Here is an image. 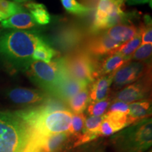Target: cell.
I'll return each mask as SVG.
<instances>
[{
  "instance_id": "836d02e7",
  "label": "cell",
  "mask_w": 152,
  "mask_h": 152,
  "mask_svg": "<svg viewBox=\"0 0 152 152\" xmlns=\"http://www.w3.org/2000/svg\"><path fill=\"white\" fill-rule=\"evenodd\" d=\"M14 2L20 4V3H24V2H27V1H29L30 0H13Z\"/></svg>"
},
{
  "instance_id": "44dd1931",
  "label": "cell",
  "mask_w": 152,
  "mask_h": 152,
  "mask_svg": "<svg viewBox=\"0 0 152 152\" xmlns=\"http://www.w3.org/2000/svg\"><path fill=\"white\" fill-rule=\"evenodd\" d=\"M56 54V50L49 46L48 43L44 41L36 47L32 56V60L48 63L50 62Z\"/></svg>"
},
{
  "instance_id": "d6a6232c",
  "label": "cell",
  "mask_w": 152,
  "mask_h": 152,
  "mask_svg": "<svg viewBox=\"0 0 152 152\" xmlns=\"http://www.w3.org/2000/svg\"><path fill=\"white\" fill-rule=\"evenodd\" d=\"M127 2L130 5L144 4L146 3H151V0H126Z\"/></svg>"
},
{
  "instance_id": "30bf717a",
  "label": "cell",
  "mask_w": 152,
  "mask_h": 152,
  "mask_svg": "<svg viewBox=\"0 0 152 152\" xmlns=\"http://www.w3.org/2000/svg\"><path fill=\"white\" fill-rule=\"evenodd\" d=\"M121 45V43L113 40L104 33L89 39L86 43V49L85 51L99 58L116 52L117 49Z\"/></svg>"
},
{
  "instance_id": "484cf974",
  "label": "cell",
  "mask_w": 152,
  "mask_h": 152,
  "mask_svg": "<svg viewBox=\"0 0 152 152\" xmlns=\"http://www.w3.org/2000/svg\"><path fill=\"white\" fill-rule=\"evenodd\" d=\"M85 119H86V116L85 114H73L71 124L68 130V133L74 136H79L83 132V129H84Z\"/></svg>"
},
{
  "instance_id": "7a4b0ae2",
  "label": "cell",
  "mask_w": 152,
  "mask_h": 152,
  "mask_svg": "<svg viewBox=\"0 0 152 152\" xmlns=\"http://www.w3.org/2000/svg\"><path fill=\"white\" fill-rule=\"evenodd\" d=\"M24 121L33 132L42 136L68 132L73 113L68 109L43 113L38 107L15 112Z\"/></svg>"
},
{
  "instance_id": "5b68a950",
  "label": "cell",
  "mask_w": 152,
  "mask_h": 152,
  "mask_svg": "<svg viewBox=\"0 0 152 152\" xmlns=\"http://www.w3.org/2000/svg\"><path fill=\"white\" fill-rule=\"evenodd\" d=\"M119 152H144L152 144V121L144 119L119 132L113 137Z\"/></svg>"
},
{
  "instance_id": "9c48e42d",
  "label": "cell",
  "mask_w": 152,
  "mask_h": 152,
  "mask_svg": "<svg viewBox=\"0 0 152 152\" xmlns=\"http://www.w3.org/2000/svg\"><path fill=\"white\" fill-rule=\"evenodd\" d=\"M151 78L150 73L138 80L136 83L119 91L115 95V102H122L128 104L144 99L149 92Z\"/></svg>"
},
{
  "instance_id": "4dcf8cb0",
  "label": "cell",
  "mask_w": 152,
  "mask_h": 152,
  "mask_svg": "<svg viewBox=\"0 0 152 152\" xmlns=\"http://www.w3.org/2000/svg\"><path fill=\"white\" fill-rule=\"evenodd\" d=\"M77 137V140H76L75 144H74L75 147H77V146L81 145V144H86L87 142L96 140V139L99 137V136L97 135V134H92V133L90 132H83Z\"/></svg>"
},
{
  "instance_id": "d590c367",
  "label": "cell",
  "mask_w": 152,
  "mask_h": 152,
  "mask_svg": "<svg viewBox=\"0 0 152 152\" xmlns=\"http://www.w3.org/2000/svg\"><path fill=\"white\" fill-rule=\"evenodd\" d=\"M4 19H5V18H4V16H2V15L0 14V22H1L3 20H4Z\"/></svg>"
},
{
  "instance_id": "f546056e",
  "label": "cell",
  "mask_w": 152,
  "mask_h": 152,
  "mask_svg": "<svg viewBox=\"0 0 152 152\" xmlns=\"http://www.w3.org/2000/svg\"><path fill=\"white\" fill-rule=\"evenodd\" d=\"M115 4H116L114 3L112 0H99L96 10L109 16Z\"/></svg>"
},
{
  "instance_id": "3957f363",
  "label": "cell",
  "mask_w": 152,
  "mask_h": 152,
  "mask_svg": "<svg viewBox=\"0 0 152 152\" xmlns=\"http://www.w3.org/2000/svg\"><path fill=\"white\" fill-rule=\"evenodd\" d=\"M32 129L15 113H0V152H24Z\"/></svg>"
},
{
  "instance_id": "277c9868",
  "label": "cell",
  "mask_w": 152,
  "mask_h": 152,
  "mask_svg": "<svg viewBox=\"0 0 152 152\" xmlns=\"http://www.w3.org/2000/svg\"><path fill=\"white\" fill-rule=\"evenodd\" d=\"M25 71L34 83L51 95L64 79L69 75L63 58L48 63L32 60Z\"/></svg>"
},
{
  "instance_id": "52a82bcc",
  "label": "cell",
  "mask_w": 152,
  "mask_h": 152,
  "mask_svg": "<svg viewBox=\"0 0 152 152\" xmlns=\"http://www.w3.org/2000/svg\"><path fill=\"white\" fill-rule=\"evenodd\" d=\"M151 73V66L144 62H129L113 75L112 83L117 88L135 82Z\"/></svg>"
},
{
  "instance_id": "ffe728a7",
  "label": "cell",
  "mask_w": 152,
  "mask_h": 152,
  "mask_svg": "<svg viewBox=\"0 0 152 152\" xmlns=\"http://www.w3.org/2000/svg\"><path fill=\"white\" fill-rule=\"evenodd\" d=\"M89 102H90V95H89V90L87 88L75 95L73 98L68 101V104L72 111L75 114H78L83 113V111L86 109Z\"/></svg>"
},
{
  "instance_id": "6da1fadb",
  "label": "cell",
  "mask_w": 152,
  "mask_h": 152,
  "mask_svg": "<svg viewBox=\"0 0 152 152\" xmlns=\"http://www.w3.org/2000/svg\"><path fill=\"white\" fill-rule=\"evenodd\" d=\"M44 41L36 32L12 30L0 33V56L13 66L26 69L36 47Z\"/></svg>"
},
{
  "instance_id": "7402d4cb",
  "label": "cell",
  "mask_w": 152,
  "mask_h": 152,
  "mask_svg": "<svg viewBox=\"0 0 152 152\" xmlns=\"http://www.w3.org/2000/svg\"><path fill=\"white\" fill-rule=\"evenodd\" d=\"M141 42L142 37L141 32H140L137 35L134 36L132 39H131L130 40L128 41L126 43L121 45V46L117 49L116 52L122 55L125 58H128L131 59L132 54L135 52L136 49L141 45Z\"/></svg>"
},
{
  "instance_id": "5bb4252c",
  "label": "cell",
  "mask_w": 152,
  "mask_h": 152,
  "mask_svg": "<svg viewBox=\"0 0 152 152\" xmlns=\"http://www.w3.org/2000/svg\"><path fill=\"white\" fill-rule=\"evenodd\" d=\"M113 73L98 77L90 84L89 95L90 102H96L109 96Z\"/></svg>"
},
{
  "instance_id": "d4e9b609",
  "label": "cell",
  "mask_w": 152,
  "mask_h": 152,
  "mask_svg": "<svg viewBox=\"0 0 152 152\" xmlns=\"http://www.w3.org/2000/svg\"><path fill=\"white\" fill-rule=\"evenodd\" d=\"M111 102V98L108 96L107 98L99 102H90L87 107V112L92 116H102L109 107Z\"/></svg>"
},
{
  "instance_id": "d6986e66",
  "label": "cell",
  "mask_w": 152,
  "mask_h": 152,
  "mask_svg": "<svg viewBox=\"0 0 152 152\" xmlns=\"http://www.w3.org/2000/svg\"><path fill=\"white\" fill-rule=\"evenodd\" d=\"M25 6L30 11V14L35 22L39 25H47L50 22V15L42 4L30 2L26 4Z\"/></svg>"
},
{
  "instance_id": "e575fe53",
  "label": "cell",
  "mask_w": 152,
  "mask_h": 152,
  "mask_svg": "<svg viewBox=\"0 0 152 152\" xmlns=\"http://www.w3.org/2000/svg\"><path fill=\"white\" fill-rule=\"evenodd\" d=\"M114 3L117 4H123L124 0H112Z\"/></svg>"
},
{
  "instance_id": "83f0119b",
  "label": "cell",
  "mask_w": 152,
  "mask_h": 152,
  "mask_svg": "<svg viewBox=\"0 0 152 152\" xmlns=\"http://www.w3.org/2000/svg\"><path fill=\"white\" fill-rule=\"evenodd\" d=\"M103 117L104 118L102 124H101L99 130L100 136H110L122 130V128L116 123L113 122L107 118L104 117V115Z\"/></svg>"
},
{
  "instance_id": "8992f818",
  "label": "cell",
  "mask_w": 152,
  "mask_h": 152,
  "mask_svg": "<svg viewBox=\"0 0 152 152\" xmlns=\"http://www.w3.org/2000/svg\"><path fill=\"white\" fill-rule=\"evenodd\" d=\"M63 59L66 71L73 78L90 85L99 77V58L86 51H75Z\"/></svg>"
},
{
  "instance_id": "cb8c5ba5",
  "label": "cell",
  "mask_w": 152,
  "mask_h": 152,
  "mask_svg": "<svg viewBox=\"0 0 152 152\" xmlns=\"http://www.w3.org/2000/svg\"><path fill=\"white\" fill-rule=\"evenodd\" d=\"M23 10V7L20 4L8 0H0V14L5 19Z\"/></svg>"
},
{
  "instance_id": "1f68e13d",
  "label": "cell",
  "mask_w": 152,
  "mask_h": 152,
  "mask_svg": "<svg viewBox=\"0 0 152 152\" xmlns=\"http://www.w3.org/2000/svg\"><path fill=\"white\" fill-rule=\"evenodd\" d=\"M108 112H117L128 115L129 105L122 102H114L109 107Z\"/></svg>"
},
{
  "instance_id": "ba28073f",
  "label": "cell",
  "mask_w": 152,
  "mask_h": 152,
  "mask_svg": "<svg viewBox=\"0 0 152 152\" xmlns=\"http://www.w3.org/2000/svg\"><path fill=\"white\" fill-rule=\"evenodd\" d=\"M69 134L68 132L42 136L33 132L30 141L24 152H56L67 140Z\"/></svg>"
},
{
  "instance_id": "9a60e30c",
  "label": "cell",
  "mask_w": 152,
  "mask_h": 152,
  "mask_svg": "<svg viewBox=\"0 0 152 152\" xmlns=\"http://www.w3.org/2000/svg\"><path fill=\"white\" fill-rule=\"evenodd\" d=\"M1 26L4 28L25 30L35 28L37 24L31 14L23 10L3 20Z\"/></svg>"
},
{
  "instance_id": "f1b7e54d",
  "label": "cell",
  "mask_w": 152,
  "mask_h": 152,
  "mask_svg": "<svg viewBox=\"0 0 152 152\" xmlns=\"http://www.w3.org/2000/svg\"><path fill=\"white\" fill-rule=\"evenodd\" d=\"M151 44L142 45L141 47H139L137 50H136L134 52V54L131 56V59L133 61H137L148 60L149 58V57L151 56Z\"/></svg>"
},
{
  "instance_id": "2e32d148",
  "label": "cell",
  "mask_w": 152,
  "mask_h": 152,
  "mask_svg": "<svg viewBox=\"0 0 152 152\" xmlns=\"http://www.w3.org/2000/svg\"><path fill=\"white\" fill-rule=\"evenodd\" d=\"M130 58H125L117 52L108 55L102 61L99 62V77L114 73L120 68L130 62Z\"/></svg>"
},
{
  "instance_id": "8d00e7d4",
  "label": "cell",
  "mask_w": 152,
  "mask_h": 152,
  "mask_svg": "<svg viewBox=\"0 0 152 152\" xmlns=\"http://www.w3.org/2000/svg\"><path fill=\"white\" fill-rule=\"evenodd\" d=\"M148 152H151V151H148Z\"/></svg>"
},
{
  "instance_id": "4316f807",
  "label": "cell",
  "mask_w": 152,
  "mask_h": 152,
  "mask_svg": "<svg viewBox=\"0 0 152 152\" xmlns=\"http://www.w3.org/2000/svg\"><path fill=\"white\" fill-rule=\"evenodd\" d=\"M103 118V115L102 116H92V115H90V117L85 119V127L83 132L97 134L100 137L99 130Z\"/></svg>"
},
{
  "instance_id": "603a6c76",
  "label": "cell",
  "mask_w": 152,
  "mask_h": 152,
  "mask_svg": "<svg viewBox=\"0 0 152 152\" xmlns=\"http://www.w3.org/2000/svg\"><path fill=\"white\" fill-rule=\"evenodd\" d=\"M64 8L70 14L77 16L88 15L91 11V8L82 5L76 0H61Z\"/></svg>"
},
{
  "instance_id": "ac0fdd59",
  "label": "cell",
  "mask_w": 152,
  "mask_h": 152,
  "mask_svg": "<svg viewBox=\"0 0 152 152\" xmlns=\"http://www.w3.org/2000/svg\"><path fill=\"white\" fill-rule=\"evenodd\" d=\"M151 114V103L145 102H136L129 105L128 115V126L140 122L144 119L149 118Z\"/></svg>"
},
{
  "instance_id": "7c38bea8",
  "label": "cell",
  "mask_w": 152,
  "mask_h": 152,
  "mask_svg": "<svg viewBox=\"0 0 152 152\" xmlns=\"http://www.w3.org/2000/svg\"><path fill=\"white\" fill-rule=\"evenodd\" d=\"M7 95L13 102L23 105L42 103L49 97L46 92L28 88L13 89Z\"/></svg>"
},
{
  "instance_id": "8fae6325",
  "label": "cell",
  "mask_w": 152,
  "mask_h": 152,
  "mask_svg": "<svg viewBox=\"0 0 152 152\" xmlns=\"http://www.w3.org/2000/svg\"><path fill=\"white\" fill-rule=\"evenodd\" d=\"M84 39L83 30L75 26H69L61 30L53 38V41L58 48L63 50L74 49L82 43Z\"/></svg>"
},
{
  "instance_id": "4fadbf2b",
  "label": "cell",
  "mask_w": 152,
  "mask_h": 152,
  "mask_svg": "<svg viewBox=\"0 0 152 152\" xmlns=\"http://www.w3.org/2000/svg\"><path fill=\"white\" fill-rule=\"evenodd\" d=\"M88 84L83 81L73 78L68 75L64 79L53 93L52 96L63 102L68 103V101L80 91L87 88Z\"/></svg>"
},
{
  "instance_id": "e0dca14e",
  "label": "cell",
  "mask_w": 152,
  "mask_h": 152,
  "mask_svg": "<svg viewBox=\"0 0 152 152\" xmlns=\"http://www.w3.org/2000/svg\"><path fill=\"white\" fill-rule=\"evenodd\" d=\"M140 33L139 27L128 25L119 24L109 28L106 35L118 42L122 43L132 39L136 35Z\"/></svg>"
}]
</instances>
